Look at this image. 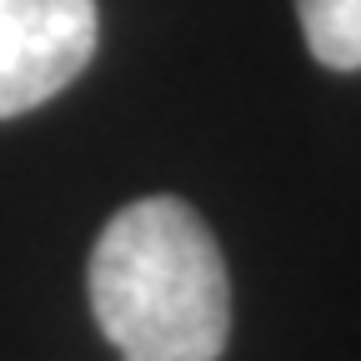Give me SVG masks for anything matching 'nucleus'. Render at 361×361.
I'll return each instance as SVG.
<instances>
[{"instance_id": "1", "label": "nucleus", "mask_w": 361, "mask_h": 361, "mask_svg": "<svg viewBox=\"0 0 361 361\" xmlns=\"http://www.w3.org/2000/svg\"><path fill=\"white\" fill-rule=\"evenodd\" d=\"M85 286L121 361H221L231 281L216 236L180 196L121 206L90 251Z\"/></svg>"}, {"instance_id": "2", "label": "nucleus", "mask_w": 361, "mask_h": 361, "mask_svg": "<svg viewBox=\"0 0 361 361\" xmlns=\"http://www.w3.org/2000/svg\"><path fill=\"white\" fill-rule=\"evenodd\" d=\"M96 0H0V121L45 106L96 56Z\"/></svg>"}, {"instance_id": "3", "label": "nucleus", "mask_w": 361, "mask_h": 361, "mask_svg": "<svg viewBox=\"0 0 361 361\" xmlns=\"http://www.w3.org/2000/svg\"><path fill=\"white\" fill-rule=\"evenodd\" d=\"M296 16L326 71H361V0H296Z\"/></svg>"}]
</instances>
